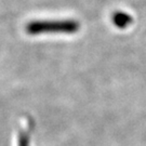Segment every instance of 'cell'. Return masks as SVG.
<instances>
[{
	"instance_id": "6da1fadb",
	"label": "cell",
	"mask_w": 146,
	"mask_h": 146,
	"mask_svg": "<svg viewBox=\"0 0 146 146\" xmlns=\"http://www.w3.org/2000/svg\"><path fill=\"white\" fill-rule=\"evenodd\" d=\"M79 24L75 21H34L26 25L28 35H39L44 33H75Z\"/></svg>"
},
{
	"instance_id": "7a4b0ae2",
	"label": "cell",
	"mask_w": 146,
	"mask_h": 146,
	"mask_svg": "<svg viewBox=\"0 0 146 146\" xmlns=\"http://www.w3.org/2000/svg\"><path fill=\"white\" fill-rule=\"evenodd\" d=\"M19 146H28V135L25 132H21L19 136Z\"/></svg>"
}]
</instances>
